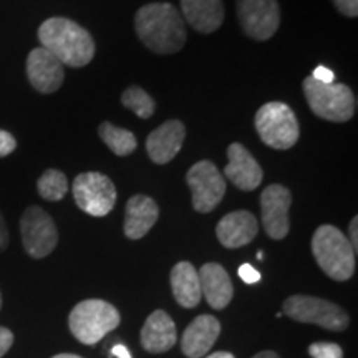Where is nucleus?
<instances>
[{"label": "nucleus", "mask_w": 358, "mask_h": 358, "mask_svg": "<svg viewBox=\"0 0 358 358\" xmlns=\"http://www.w3.org/2000/svg\"><path fill=\"white\" fill-rule=\"evenodd\" d=\"M134 30L146 48L158 55H171L185 47L186 22L173 3L155 2L138 8Z\"/></svg>", "instance_id": "f257e3e1"}, {"label": "nucleus", "mask_w": 358, "mask_h": 358, "mask_svg": "<svg viewBox=\"0 0 358 358\" xmlns=\"http://www.w3.org/2000/svg\"><path fill=\"white\" fill-rule=\"evenodd\" d=\"M38 40L43 48L55 55L62 65L82 69L93 60L95 40L87 29L65 17H52L38 27Z\"/></svg>", "instance_id": "f03ea898"}, {"label": "nucleus", "mask_w": 358, "mask_h": 358, "mask_svg": "<svg viewBox=\"0 0 358 358\" xmlns=\"http://www.w3.org/2000/svg\"><path fill=\"white\" fill-rule=\"evenodd\" d=\"M312 254L322 271L330 279L345 282L355 274V250L338 227L324 224L312 237Z\"/></svg>", "instance_id": "7ed1b4c3"}, {"label": "nucleus", "mask_w": 358, "mask_h": 358, "mask_svg": "<svg viewBox=\"0 0 358 358\" xmlns=\"http://www.w3.org/2000/svg\"><path fill=\"white\" fill-rule=\"evenodd\" d=\"M122 322L118 308L101 299H87L71 308L70 332L85 345H95Z\"/></svg>", "instance_id": "20e7f679"}, {"label": "nucleus", "mask_w": 358, "mask_h": 358, "mask_svg": "<svg viewBox=\"0 0 358 358\" xmlns=\"http://www.w3.org/2000/svg\"><path fill=\"white\" fill-rule=\"evenodd\" d=\"M308 108L322 120L334 123H345L353 118L357 100L352 88L343 83H322L307 77L302 83Z\"/></svg>", "instance_id": "39448f33"}, {"label": "nucleus", "mask_w": 358, "mask_h": 358, "mask_svg": "<svg viewBox=\"0 0 358 358\" xmlns=\"http://www.w3.org/2000/svg\"><path fill=\"white\" fill-rule=\"evenodd\" d=\"M256 129L264 145L279 151L290 150L301 136L297 116L282 101H268L257 110Z\"/></svg>", "instance_id": "423d86ee"}, {"label": "nucleus", "mask_w": 358, "mask_h": 358, "mask_svg": "<svg viewBox=\"0 0 358 358\" xmlns=\"http://www.w3.org/2000/svg\"><path fill=\"white\" fill-rule=\"evenodd\" d=\"M282 308L289 319L301 324L319 325L330 332H343L350 324L348 313L342 307L312 295H290Z\"/></svg>", "instance_id": "0eeeda50"}, {"label": "nucleus", "mask_w": 358, "mask_h": 358, "mask_svg": "<svg viewBox=\"0 0 358 358\" xmlns=\"http://www.w3.org/2000/svg\"><path fill=\"white\" fill-rule=\"evenodd\" d=\"M75 203L83 213L93 217H103L113 211L116 204V187L103 173H82L73 181Z\"/></svg>", "instance_id": "6e6552de"}, {"label": "nucleus", "mask_w": 358, "mask_h": 358, "mask_svg": "<svg viewBox=\"0 0 358 358\" xmlns=\"http://www.w3.org/2000/svg\"><path fill=\"white\" fill-rule=\"evenodd\" d=\"M186 182L191 189L192 208L198 213H213L226 194L227 185L217 166L204 159L192 164L186 174Z\"/></svg>", "instance_id": "1a4fd4ad"}, {"label": "nucleus", "mask_w": 358, "mask_h": 358, "mask_svg": "<svg viewBox=\"0 0 358 358\" xmlns=\"http://www.w3.org/2000/svg\"><path fill=\"white\" fill-rule=\"evenodd\" d=\"M20 234L25 252L34 259H43L55 250L58 229L50 214L38 206L27 208L20 217Z\"/></svg>", "instance_id": "9d476101"}, {"label": "nucleus", "mask_w": 358, "mask_h": 358, "mask_svg": "<svg viewBox=\"0 0 358 358\" xmlns=\"http://www.w3.org/2000/svg\"><path fill=\"white\" fill-rule=\"evenodd\" d=\"M237 19L249 38L266 42L280 25V6L277 0H236Z\"/></svg>", "instance_id": "9b49d317"}, {"label": "nucleus", "mask_w": 358, "mask_h": 358, "mask_svg": "<svg viewBox=\"0 0 358 358\" xmlns=\"http://www.w3.org/2000/svg\"><path fill=\"white\" fill-rule=\"evenodd\" d=\"M292 206V192L282 185H271L261 194V219L266 234L280 241L289 234V209Z\"/></svg>", "instance_id": "f8f14e48"}, {"label": "nucleus", "mask_w": 358, "mask_h": 358, "mask_svg": "<svg viewBox=\"0 0 358 358\" xmlns=\"http://www.w3.org/2000/svg\"><path fill=\"white\" fill-rule=\"evenodd\" d=\"M27 78L38 93H55L65 80V69L47 48H34L27 57Z\"/></svg>", "instance_id": "ddd939ff"}, {"label": "nucleus", "mask_w": 358, "mask_h": 358, "mask_svg": "<svg viewBox=\"0 0 358 358\" xmlns=\"http://www.w3.org/2000/svg\"><path fill=\"white\" fill-rule=\"evenodd\" d=\"M229 163L224 168V174L241 191H254L262 182L264 173L257 159L245 150L241 143H232L227 148Z\"/></svg>", "instance_id": "4468645a"}, {"label": "nucleus", "mask_w": 358, "mask_h": 358, "mask_svg": "<svg viewBox=\"0 0 358 358\" xmlns=\"http://www.w3.org/2000/svg\"><path fill=\"white\" fill-rule=\"evenodd\" d=\"M186 140V127L179 120H168L146 138V151L156 164H166L176 158Z\"/></svg>", "instance_id": "2eb2a0df"}, {"label": "nucleus", "mask_w": 358, "mask_h": 358, "mask_svg": "<svg viewBox=\"0 0 358 358\" xmlns=\"http://www.w3.org/2000/svg\"><path fill=\"white\" fill-rule=\"evenodd\" d=\"M259 232L257 217L249 211L226 214L216 226V236L224 248H244L256 239Z\"/></svg>", "instance_id": "dca6fc26"}, {"label": "nucleus", "mask_w": 358, "mask_h": 358, "mask_svg": "<svg viewBox=\"0 0 358 358\" xmlns=\"http://www.w3.org/2000/svg\"><path fill=\"white\" fill-rule=\"evenodd\" d=\"M199 284L201 294L206 297V302L211 306L214 310H222L229 306L232 297H234V287L227 271L221 264L208 262L199 268Z\"/></svg>", "instance_id": "f3484780"}, {"label": "nucleus", "mask_w": 358, "mask_h": 358, "mask_svg": "<svg viewBox=\"0 0 358 358\" xmlns=\"http://www.w3.org/2000/svg\"><path fill=\"white\" fill-rule=\"evenodd\" d=\"M221 334V324L214 315H199L186 327L181 350L187 358H201L211 350Z\"/></svg>", "instance_id": "a211bd4d"}, {"label": "nucleus", "mask_w": 358, "mask_h": 358, "mask_svg": "<svg viewBox=\"0 0 358 358\" xmlns=\"http://www.w3.org/2000/svg\"><path fill=\"white\" fill-rule=\"evenodd\" d=\"M159 217V208L153 198L146 194H134L124 208V236L138 241L153 229Z\"/></svg>", "instance_id": "6ab92c4d"}, {"label": "nucleus", "mask_w": 358, "mask_h": 358, "mask_svg": "<svg viewBox=\"0 0 358 358\" xmlns=\"http://www.w3.org/2000/svg\"><path fill=\"white\" fill-rule=\"evenodd\" d=\"M141 347L150 353H164L176 345L178 332L171 317L164 310H155L150 313L141 334Z\"/></svg>", "instance_id": "aec40b11"}, {"label": "nucleus", "mask_w": 358, "mask_h": 358, "mask_svg": "<svg viewBox=\"0 0 358 358\" xmlns=\"http://www.w3.org/2000/svg\"><path fill=\"white\" fill-rule=\"evenodd\" d=\"M181 12L196 32L209 35L224 22L222 0H181Z\"/></svg>", "instance_id": "412c9836"}, {"label": "nucleus", "mask_w": 358, "mask_h": 358, "mask_svg": "<svg viewBox=\"0 0 358 358\" xmlns=\"http://www.w3.org/2000/svg\"><path fill=\"white\" fill-rule=\"evenodd\" d=\"M169 282H171L173 295L179 306L185 308H194L199 306L201 299H203L199 275L191 262H178L171 268Z\"/></svg>", "instance_id": "4be33fe9"}, {"label": "nucleus", "mask_w": 358, "mask_h": 358, "mask_svg": "<svg viewBox=\"0 0 358 358\" xmlns=\"http://www.w3.org/2000/svg\"><path fill=\"white\" fill-rule=\"evenodd\" d=\"M98 134H100L101 141L113 151L116 156H128L131 155L138 148L136 136L129 131V129L115 127L113 123L103 122L98 127Z\"/></svg>", "instance_id": "5701e85b"}, {"label": "nucleus", "mask_w": 358, "mask_h": 358, "mask_svg": "<svg viewBox=\"0 0 358 358\" xmlns=\"http://www.w3.org/2000/svg\"><path fill=\"white\" fill-rule=\"evenodd\" d=\"M38 194L42 196L45 201L50 203H57L62 201L69 192V179L58 169H47L37 181Z\"/></svg>", "instance_id": "b1692460"}, {"label": "nucleus", "mask_w": 358, "mask_h": 358, "mask_svg": "<svg viewBox=\"0 0 358 358\" xmlns=\"http://www.w3.org/2000/svg\"><path fill=\"white\" fill-rule=\"evenodd\" d=\"M122 103L124 108L131 110L138 118L143 120L150 118L156 110V103L153 98L148 95L141 87H136V85L124 90L122 95Z\"/></svg>", "instance_id": "393cba45"}, {"label": "nucleus", "mask_w": 358, "mask_h": 358, "mask_svg": "<svg viewBox=\"0 0 358 358\" xmlns=\"http://www.w3.org/2000/svg\"><path fill=\"white\" fill-rule=\"evenodd\" d=\"M312 358H343V350L338 343L317 342L308 347Z\"/></svg>", "instance_id": "a878e982"}, {"label": "nucleus", "mask_w": 358, "mask_h": 358, "mask_svg": "<svg viewBox=\"0 0 358 358\" xmlns=\"http://www.w3.org/2000/svg\"><path fill=\"white\" fill-rule=\"evenodd\" d=\"M17 148V140L6 129H0V158H6Z\"/></svg>", "instance_id": "bb28decb"}, {"label": "nucleus", "mask_w": 358, "mask_h": 358, "mask_svg": "<svg viewBox=\"0 0 358 358\" xmlns=\"http://www.w3.org/2000/svg\"><path fill=\"white\" fill-rule=\"evenodd\" d=\"M337 10L345 17L355 19L358 15V0H332Z\"/></svg>", "instance_id": "cd10ccee"}, {"label": "nucleus", "mask_w": 358, "mask_h": 358, "mask_svg": "<svg viewBox=\"0 0 358 358\" xmlns=\"http://www.w3.org/2000/svg\"><path fill=\"white\" fill-rule=\"evenodd\" d=\"M239 277L245 282V284H256V282L261 280V274H259L250 264H243V266L239 267Z\"/></svg>", "instance_id": "c85d7f7f"}, {"label": "nucleus", "mask_w": 358, "mask_h": 358, "mask_svg": "<svg viewBox=\"0 0 358 358\" xmlns=\"http://www.w3.org/2000/svg\"><path fill=\"white\" fill-rule=\"evenodd\" d=\"M13 343V334L6 327H0V358L10 350Z\"/></svg>", "instance_id": "c756f323"}, {"label": "nucleus", "mask_w": 358, "mask_h": 358, "mask_svg": "<svg viewBox=\"0 0 358 358\" xmlns=\"http://www.w3.org/2000/svg\"><path fill=\"white\" fill-rule=\"evenodd\" d=\"M312 77L317 80V82H322V83H334V71L330 69H327V66H317L315 70H313Z\"/></svg>", "instance_id": "7c9ffc66"}, {"label": "nucleus", "mask_w": 358, "mask_h": 358, "mask_svg": "<svg viewBox=\"0 0 358 358\" xmlns=\"http://www.w3.org/2000/svg\"><path fill=\"white\" fill-rule=\"evenodd\" d=\"M348 243H350V245H352V249L355 250V254H357V250H358V217L355 216L350 221V224H348Z\"/></svg>", "instance_id": "2f4dec72"}, {"label": "nucleus", "mask_w": 358, "mask_h": 358, "mask_svg": "<svg viewBox=\"0 0 358 358\" xmlns=\"http://www.w3.org/2000/svg\"><path fill=\"white\" fill-rule=\"evenodd\" d=\"M8 241H10V237H8V229H7L6 219H3L2 213H0V252L7 249Z\"/></svg>", "instance_id": "473e14b6"}, {"label": "nucleus", "mask_w": 358, "mask_h": 358, "mask_svg": "<svg viewBox=\"0 0 358 358\" xmlns=\"http://www.w3.org/2000/svg\"><path fill=\"white\" fill-rule=\"evenodd\" d=\"M111 355L116 358H131V353L124 345H115L111 348Z\"/></svg>", "instance_id": "72a5a7b5"}, {"label": "nucleus", "mask_w": 358, "mask_h": 358, "mask_svg": "<svg viewBox=\"0 0 358 358\" xmlns=\"http://www.w3.org/2000/svg\"><path fill=\"white\" fill-rule=\"evenodd\" d=\"M252 358H280V357L272 350H264V352L256 353V355H254Z\"/></svg>", "instance_id": "f704fd0d"}, {"label": "nucleus", "mask_w": 358, "mask_h": 358, "mask_svg": "<svg viewBox=\"0 0 358 358\" xmlns=\"http://www.w3.org/2000/svg\"><path fill=\"white\" fill-rule=\"evenodd\" d=\"M206 358H236V357L229 352H216V353H211V355H208Z\"/></svg>", "instance_id": "c9c22d12"}, {"label": "nucleus", "mask_w": 358, "mask_h": 358, "mask_svg": "<svg viewBox=\"0 0 358 358\" xmlns=\"http://www.w3.org/2000/svg\"><path fill=\"white\" fill-rule=\"evenodd\" d=\"M52 358H83V357L73 355V353H58V355H55V357H52Z\"/></svg>", "instance_id": "e433bc0d"}, {"label": "nucleus", "mask_w": 358, "mask_h": 358, "mask_svg": "<svg viewBox=\"0 0 358 358\" xmlns=\"http://www.w3.org/2000/svg\"><path fill=\"white\" fill-rule=\"evenodd\" d=\"M0 308H2V292H0Z\"/></svg>", "instance_id": "4c0bfd02"}]
</instances>
